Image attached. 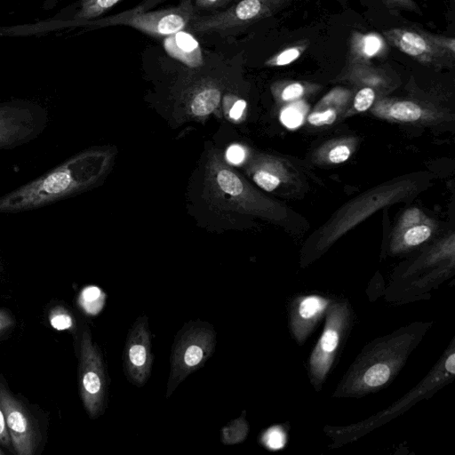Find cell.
Listing matches in <instances>:
<instances>
[{"label": "cell", "mask_w": 455, "mask_h": 455, "mask_svg": "<svg viewBox=\"0 0 455 455\" xmlns=\"http://www.w3.org/2000/svg\"><path fill=\"white\" fill-rule=\"evenodd\" d=\"M245 108H246L245 100H236L229 111L230 117L235 120L239 119L242 116Z\"/></svg>", "instance_id": "33"}, {"label": "cell", "mask_w": 455, "mask_h": 455, "mask_svg": "<svg viewBox=\"0 0 455 455\" xmlns=\"http://www.w3.org/2000/svg\"><path fill=\"white\" fill-rule=\"evenodd\" d=\"M375 98L374 91L370 87L361 89L355 95L354 107L358 112L367 110L373 103Z\"/></svg>", "instance_id": "21"}, {"label": "cell", "mask_w": 455, "mask_h": 455, "mask_svg": "<svg viewBox=\"0 0 455 455\" xmlns=\"http://www.w3.org/2000/svg\"><path fill=\"white\" fill-rule=\"evenodd\" d=\"M220 92L216 87H206L198 92L192 100L191 111L197 116L212 113L219 105Z\"/></svg>", "instance_id": "13"}, {"label": "cell", "mask_w": 455, "mask_h": 455, "mask_svg": "<svg viewBox=\"0 0 455 455\" xmlns=\"http://www.w3.org/2000/svg\"><path fill=\"white\" fill-rule=\"evenodd\" d=\"M430 235V228L426 225H419L408 229L403 235V241L408 246H416L425 242Z\"/></svg>", "instance_id": "19"}, {"label": "cell", "mask_w": 455, "mask_h": 455, "mask_svg": "<svg viewBox=\"0 0 455 455\" xmlns=\"http://www.w3.org/2000/svg\"><path fill=\"white\" fill-rule=\"evenodd\" d=\"M164 45L171 56L189 67H198L203 62L198 42L187 32L180 30L168 36Z\"/></svg>", "instance_id": "12"}, {"label": "cell", "mask_w": 455, "mask_h": 455, "mask_svg": "<svg viewBox=\"0 0 455 455\" xmlns=\"http://www.w3.org/2000/svg\"><path fill=\"white\" fill-rule=\"evenodd\" d=\"M263 441L269 449H281L285 443V435L281 428L275 427L267 431Z\"/></svg>", "instance_id": "22"}, {"label": "cell", "mask_w": 455, "mask_h": 455, "mask_svg": "<svg viewBox=\"0 0 455 455\" xmlns=\"http://www.w3.org/2000/svg\"><path fill=\"white\" fill-rule=\"evenodd\" d=\"M14 319L9 312L0 309V334L5 332L14 324Z\"/></svg>", "instance_id": "32"}, {"label": "cell", "mask_w": 455, "mask_h": 455, "mask_svg": "<svg viewBox=\"0 0 455 455\" xmlns=\"http://www.w3.org/2000/svg\"><path fill=\"white\" fill-rule=\"evenodd\" d=\"M349 156V148L345 145H339L330 151L329 159L331 163L340 164L347 160Z\"/></svg>", "instance_id": "25"}, {"label": "cell", "mask_w": 455, "mask_h": 455, "mask_svg": "<svg viewBox=\"0 0 455 455\" xmlns=\"http://www.w3.org/2000/svg\"><path fill=\"white\" fill-rule=\"evenodd\" d=\"M87 156L72 157L0 196V213L31 211L63 199L89 182Z\"/></svg>", "instance_id": "1"}, {"label": "cell", "mask_w": 455, "mask_h": 455, "mask_svg": "<svg viewBox=\"0 0 455 455\" xmlns=\"http://www.w3.org/2000/svg\"><path fill=\"white\" fill-rule=\"evenodd\" d=\"M49 321L51 325L58 331L69 330L74 326L72 315L60 306H56L51 310Z\"/></svg>", "instance_id": "18"}, {"label": "cell", "mask_w": 455, "mask_h": 455, "mask_svg": "<svg viewBox=\"0 0 455 455\" xmlns=\"http://www.w3.org/2000/svg\"><path fill=\"white\" fill-rule=\"evenodd\" d=\"M215 332L204 323H190L179 332L172 347L168 395L194 370L211 355L215 346Z\"/></svg>", "instance_id": "3"}, {"label": "cell", "mask_w": 455, "mask_h": 455, "mask_svg": "<svg viewBox=\"0 0 455 455\" xmlns=\"http://www.w3.org/2000/svg\"><path fill=\"white\" fill-rule=\"evenodd\" d=\"M337 115L333 109H327L323 112H315L308 116V122L315 126L331 124L336 120Z\"/></svg>", "instance_id": "23"}, {"label": "cell", "mask_w": 455, "mask_h": 455, "mask_svg": "<svg viewBox=\"0 0 455 455\" xmlns=\"http://www.w3.org/2000/svg\"><path fill=\"white\" fill-rule=\"evenodd\" d=\"M262 7L259 0H242L223 12L196 19L192 28L204 33L234 28L258 17Z\"/></svg>", "instance_id": "10"}, {"label": "cell", "mask_w": 455, "mask_h": 455, "mask_svg": "<svg viewBox=\"0 0 455 455\" xmlns=\"http://www.w3.org/2000/svg\"><path fill=\"white\" fill-rule=\"evenodd\" d=\"M281 121L289 128H296L302 122V115L299 110L289 108L281 113Z\"/></svg>", "instance_id": "24"}, {"label": "cell", "mask_w": 455, "mask_h": 455, "mask_svg": "<svg viewBox=\"0 0 455 455\" xmlns=\"http://www.w3.org/2000/svg\"><path fill=\"white\" fill-rule=\"evenodd\" d=\"M105 295L96 286H87L81 291L78 299L80 307L90 315L97 314L103 307Z\"/></svg>", "instance_id": "14"}, {"label": "cell", "mask_w": 455, "mask_h": 455, "mask_svg": "<svg viewBox=\"0 0 455 455\" xmlns=\"http://www.w3.org/2000/svg\"><path fill=\"white\" fill-rule=\"evenodd\" d=\"M380 47V41L375 36H368L364 39L363 51L364 52L371 56L375 54Z\"/></svg>", "instance_id": "29"}, {"label": "cell", "mask_w": 455, "mask_h": 455, "mask_svg": "<svg viewBox=\"0 0 455 455\" xmlns=\"http://www.w3.org/2000/svg\"><path fill=\"white\" fill-rule=\"evenodd\" d=\"M303 93V87L300 84L295 83L284 88L282 98L284 100H291L299 98Z\"/></svg>", "instance_id": "28"}, {"label": "cell", "mask_w": 455, "mask_h": 455, "mask_svg": "<svg viewBox=\"0 0 455 455\" xmlns=\"http://www.w3.org/2000/svg\"><path fill=\"white\" fill-rule=\"evenodd\" d=\"M232 427L235 429L234 434L229 435L224 442L227 443H234L241 442L242 439L237 435V431H247V425L244 420L238 419L232 423Z\"/></svg>", "instance_id": "30"}, {"label": "cell", "mask_w": 455, "mask_h": 455, "mask_svg": "<svg viewBox=\"0 0 455 455\" xmlns=\"http://www.w3.org/2000/svg\"><path fill=\"white\" fill-rule=\"evenodd\" d=\"M221 0H196V5L201 8H209L216 5Z\"/></svg>", "instance_id": "34"}, {"label": "cell", "mask_w": 455, "mask_h": 455, "mask_svg": "<svg viewBox=\"0 0 455 455\" xmlns=\"http://www.w3.org/2000/svg\"><path fill=\"white\" fill-rule=\"evenodd\" d=\"M299 55V51L297 48H290L281 52L275 60V64L283 66L291 63L296 60Z\"/></svg>", "instance_id": "27"}, {"label": "cell", "mask_w": 455, "mask_h": 455, "mask_svg": "<svg viewBox=\"0 0 455 455\" xmlns=\"http://www.w3.org/2000/svg\"><path fill=\"white\" fill-rule=\"evenodd\" d=\"M397 44L401 51L411 56L420 55L428 50V45L422 36L409 31L400 35Z\"/></svg>", "instance_id": "15"}, {"label": "cell", "mask_w": 455, "mask_h": 455, "mask_svg": "<svg viewBox=\"0 0 455 455\" xmlns=\"http://www.w3.org/2000/svg\"><path fill=\"white\" fill-rule=\"evenodd\" d=\"M191 15L192 8L189 4L177 8L152 12L139 6L113 16L87 21L84 27L103 28L125 25L151 36H168L182 30L191 19Z\"/></svg>", "instance_id": "4"}, {"label": "cell", "mask_w": 455, "mask_h": 455, "mask_svg": "<svg viewBox=\"0 0 455 455\" xmlns=\"http://www.w3.org/2000/svg\"><path fill=\"white\" fill-rule=\"evenodd\" d=\"M348 320L349 311L346 303L340 302L328 306L323 332L309 361L314 384H321L329 372Z\"/></svg>", "instance_id": "7"}, {"label": "cell", "mask_w": 455, "mask_h": 455, "mask_svg": "<svg viewBox=\"0 0 455 455\" xmlns=\"http://www.w3.org/2000/svg\"><path fill=\"white\" fill-rule=\"evenodd\" d=\"M47 112L28 100L0 103V149L23 145L41 134L46 126Z\"/></svg>", "instance_id": "5"}, {"label": "cell", "mask_w": 455, "mask_h": 455, "mask_svg": "<svg viewBox=\"0 0 455 455\" xmlns=\"http://www.w3.org/2000/svg\"><path fill=\"white\" fill-rule=\"evenodd\" d=\"M253 180L259 187L268 192L275 189L280 184V179L276 175L264 170L256 172Z\"/></svg>", "instance_id": "20"}, {"label": "cell", "mask_w": 455, "mask_h": 455, "mask_svg": "<svg viewBox=\"0 0 455 455\" xmlns=\"http://www.w3.org/2000/svg\"><path fill=\"white\" fill-rule=\"evenodd\" d=\"M328 306V299L315 295L299 298L295 301L291 314V327L299 343L308 336Z\"/></svg>", "instance_id": "11"}, {"label": "cell", "mask_w": 455, "mask_h": 455, "mask_svg": "<svg viewBox=\"0 0 455 455\" xmlns=\"http://www.w3.org/2000/svg\"><path fill=\"white\" fill-rule=\"evenodd\" d=\"M217 182L222 191L231 196H239L243 190V185L240 179L227 169H222L218 172Z\"/></svg>", "instance_id": "17"}, {"label": "cell", "mask_w": 455, "mask_h": 455, "mask_svg": "<svg viewBox=\"0 0 455 455\" xmlns=\"http://www.w3.org/2000/svg\"><path fill=\"white\" fill-rule=\"evenodd\" d=\"M413 340L412 335L403 333L378 344L353 370L347 391L362 394L387 384L403 363Z\"/></svg>", "instance_id": "2"}, {"label": "cell", "mask_w": 455, "mask_h": 455, "mask_svg": "<svg viewBox=\"0 0 455 455\" xmlns=\"http://www.w3.org/2000/svg\"><path fill=\"white\" fill-rule=\"evenodd\" d=\"M0 443L10 447L12 445L10 435L6 427L3 409L0 405Z\"/></svg>", "instance_id": "31"}, {"label": "cell", "mask_w": 455, "mask_h": 455, "mask_svg": "<svg viewBox=\"0 0 455 455\" xmlns=\"http://www.w3.org/2000/svg\"><path fill=\"white\" fill-rule=\"evenodd\" d=\"M4 451L0 449V455H3Z\"/></svg>", "instance_id": "35"}, {"label": "cell", "mask_w": 455, "mask_h": 455, "mask_svg": "<svg viewBox=\"0 0 455 455\" xmlns=\"http://www.w3.org/2000/svg\"><path fill=\"white\" fill-rule=\"evenodd\" d=\"M226 157L229 163L238 164L243 161L245 151L241 146L233 145L228 148Z\"/></svg>", "instance_id": "26"}, {"label": "cell", "mask_w": 455, "mask_h": 455, "mask_svg": "<svg viewBox=\"0 0 455 455\" xmlns=\"http://www.w3.org/2000/svg\"><path fill=\"white\" fill-rule=\"evenodd\" d=\"M389 113L394 119L402 122L416 121L422 116L420 107L411 101H399L393 104Z\"/></svg>", "instance_id": "16"}, {"label": "cell", "mask_w": 455, "mask_h": 455, "mask_svg": "<svg viewBox=\"0 0 455 455\" xmlns=\"http://www.w3.org/2000/svg\"><path fill=\"white\" fill-rule=\"evenodd\" d=\"M0 405L14 451L18 455H33L39 443V432L32 415L1 385Z\"/></svg>", "instance_id": "8"}, {"label": "cell", "mask_w": 455, "mask_h": 455, "mask_svg": "<svg viewBox=\"0 0 455 455\" xmlns=\"http://www.w3.org/2000/svg\"><path fill=\"white\" fill-rule=\"evenodd\" d=\"M78 386L84 409L92 419L105 410L107 377L101 355L90 331L84 330L80 344Z\"/></svg>", "instance_id": "6"}, {"label": "cell", "mask_w": 455, "mask_h": 455, "mask_svg": "<svg viewBox=\"0 0 455 455\" xmlns=\"http://www.w3.org/2000/svg\"><path fill=\"white\" fill-rule=\"evenodd\" d=\"M147 317L138 318L130 329L124 349V368L132 384L143 386L151 371L153 355Z\"/></svg>", "instance_id": "9"}]
</instances>
